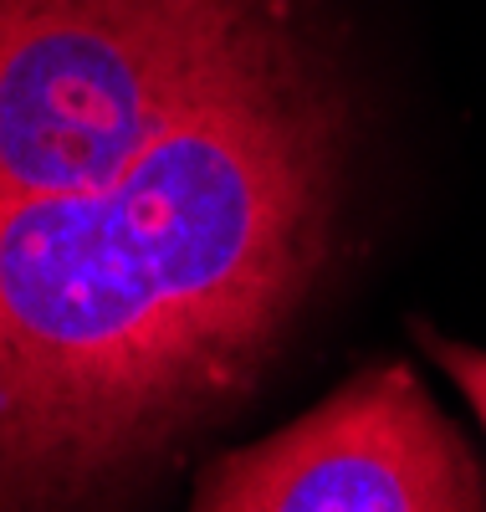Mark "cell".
I'll list each match as a JSON object with an SVG mask.
<instances>
[{
	"label": "cell",
	"mask_w": 486,
	"mask_h": 512,
	"mask_svg": "<svg viewBox=\"0 0 486 512\" xmlns=\"http://www.w3.org/2000/svg\"><path fill=\"white\" fill-rule=\"evenodd\" d=\"M328 0H0V512H118L353 246Z\"/></svg>",
	"instance_id": "cell-1"
},
{
	"label": "cell",
	"mask_w": 486,
	"mask_h": 512,
	"mask_svg": "<svg viewBox=\"0 0 486 512\" xmlns=\"http://www.w3.org/2000/svg\"><path fill=\"white\" fill-rule=\"evenodd\" d=\"M195 512H486V482L420 374L379 364L287 431L220 456Z\"/></svg>",
	"instance_id": "cell-2"
},
{
	"label": "cell",
	"mask_w": 486,
	"mask_h": 512,
	"mask_svg": "<svg viewBox=\"0 0 486 512\" xmlns=\"http://www.w3.org/2000/svg\"><path fill=\"white\" fill-rule=\"evenodd\" d=\"M430 349H435L440 364H446V374L461 384V395L471 400V410L486 425V354L481 349H466V344H446V338H430Z\"/></svg>",
	"instance_id": "cell-3"
}]
</instances>
